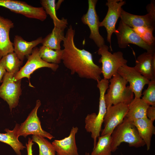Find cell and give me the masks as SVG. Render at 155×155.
<instances>
[{"instance_id":"cell-1","label":"cell","mask_w":155,"mask_h":155,"mask_svg":"<svg viewBox=\"0 0 155 155\" xmlns=\"http://www.w3.org/2000/svg\"><path fill=\"white\" fill-rule=\"evenodd\" d=\"M75 30L70 25L63 41L64 47L62 61L72 75L80 78L101 80V68L94 62L92 54L84 49L78 48L75 44Z\"/></svg>"},{"instance_id":"cell-2","label":"cell","mask_w":155,"mask_h":155,"mask_svg":"<svg viewBox=\"0 0 155 155\" xmlns=\"http://www.w3.org/2000/svg\"><path fill=\"white\" fill-rule=\"evenodd\" d=\"M111 135L112 152H115L123 142L128 143L130 147L136 148L146 145L132 121L125 117L114 129Z\"/></svg>"},{"instance_id":"cell-3","label":"cell","mask_w":155,"mask_h":155,"mask_svg":"<svg viewBox=\"0 0 155 155\" xmlns=\"http://www.w3.org/2000/svg\"><path fill=\"white\" fill-rule=\"evenodd\" d=\"M110 84L104 95L106 108L119 103L129 105L133 99L134 93L127 82L117 73L110 79Z\"/></svg>"},{"instance_id":"cell-4","label":"cell","mask_w":155,"mask_h":155,"mask_svg":"<svg viewBox=\"0 0 155 155\" xmlns=\"http://www.w3.org/2000/svg\"><path fill=\"white\" fill-rule=\"evenodd\" d=\"M100 92L98 113H93L87 115L85 118V129L87 132L91 133L93 140V148L96 146L97 139L100 136L102 126L106 111V107L104 100V95L108 87V83L100 82L97 84Z\"/></svg>"},{"instance_id":"cell-5","label":"cell","mask_w":155,"mask_h":155,"mask_svg":"<svg viewBox=\"0 0 155 155\" xmlns=\"http://www.w3.org/2000/svg\"><path fill=\"white\" fill-rule=\"evenodd\" d=\"M108 47L105 44L98 48V54L101 57L99 62L102 64V73L104 79L108 80L117 73L119 68L127 64V61L123 57L121 51L112 54L108 51Z\"/></svg>"},{"instance_id":"cell-6","label":"cell","mask_w":155,"mask_h":155,"mask_svg":"<svg viewBox=\"0 0 155 155\" xmlns=\"http://www.w3.org/2000/svg\"><path fill=\"white\" fill-rule=\"evenodd\" d=\"M14 75L13 73L6 72L0 86V98L7 102L11 112L13 108L18 105L22 92L21 80L15 81Z\"/></svg>"},{"instance_id":"cell-7","label":"cell","mask_w":155,"mask_h":155,"mask_svg":"<svg viewBox=\"0 0 155 155\" xmlns=\"http://www.w3.org/2000/svg\"><path fill=\"white\" fill-rule=\"evenodd\" d=\"M114 33L117 37L119 47L120 48H125L129 44H131L146 50V52L155 53V44L151 45L145 43L132 28L121 20Z\"/></svg>"},{"instance_id":"cell-8","label":"cell","mask_w":155,"mask_h":155,"mask_svg":"<svg viewBox=\"0 0 155 155\" xmlns=\"http://www.w3.org/2000/svg\"><path fill=\"white\" fill-rule=\"evenodd\" d=\"M41 105L39 100L36 101V105L26 120L20 125L18 132V136L26 137L30 135L42 136L51 140L54 137L49 133L44 130L41 127L40 121L37 112Z\"/></svg>"},{"instance_id":"cell-9","label":"cell","mask_w":155,"mask_h":155,"mask_svg":"<svg viewBox=\"0 0 155 155\" xmlns=\"http://www.w3.org/2000/svg\"><path fill=\"white\" fill-rule=\"evenodd\" d=\"M0 6L28 18L36 19L41 21L45 20L47 17V15L42 7H34L22 1L0 0Z\"/></svg>"},{"instance_id":"cell-10","label":"cell","mask_w":155,"mask_h":155,"mask_svg":"<svg viewBox=\"0 0 155 155\" xmlns=\"http://www.w3.org/2000/svg\"><path fill=\"white\" fill-rule=\"evenodd\" d=\"M27 57L28 60L25 64L15 74L14 77L15 81L27 78L30 82V75L36 70L42 67H48L55 71L59 67V65L49 63L44 61L40 57L39 48H34L31 54Z\"/></svg>"},{"instance_id":"cell-11","label":"cell","mask_w":155,"mask_h":155,"mask_svg":"<svg viewBox=\"0 0 155 155\" xmlns=\"http://www.w3.org/2000/svg\"><path fill=\"white\" fill-rule=\"evenodd\" d=\"M97 0H88V9L81 18L82 23L87 25L90 30L89 38L92 40L99 48L105 44L104 40L99 32L100 22L96 9Z\"/></svg>"},{"instance_id":"cell-12","label":"cell","mask_w":155,"mask_h":155,"mask_svg":"<svg viewBox=\"0 0 155 155\" xmlns=\"http://www.w3.org/2000/svg\"><path fill=\"white\" fill-rule=\"evenodd\" d=\"M126 3L123 0H108L106 5L108 7L107 14L103 20L100 22L99 27H104L107 32V40L111 49V37L116 31V24L120 17L122 6Z\"/></svg>"},{"instance_id":"cell-13","label":"cell","mask_w":155,"mask_h":155,"mask_svg":"<svg viewBox=\"0 0 155 155\" xmlns=\"http://www.w3.org/2000/svg\"><path fill=\"white\" fill-rule=\"evenodd\" d=\"M146 9L148 13L143 16L133 14L122 9L120 17L121 20L132 28L144 26L155 29V2L151 1L147 6Z\"/></svg>"},{"instance_id":"cell-14","label":"cell","mask_w":155,"mask_h":155,"mask_svg":"<svg viewBox=\"0 0 155 155\" xmlns=\"http://www.w3.org/2000/svg\"><path fill=\"white\" fill-rule=\"evenodd\" d=\"M128 110V105L123 103L107 108L103 122L104 128L101 131V135H111L115 128L123 121Z\"/></svg>"},{"instance_id":"cell-15","label":"cell","mask_w":155,"mask_h":155,"mask_svg":"<svg viewBox=\"0 0 155 155\" xmlns=\"http://www.w3.org/2000/svg\"><path fill=\"white\" fill-rule=\"evenodd\" d=\"M117 73L129 84L130 88L135 95V98H140L144 86L148 84L150 80L137 71L134 67L127 64L120 67Z\"/></svg>"},{"instance_id":"cell-16","label":"cell","mask_w":155,"mask_h":155,"mask_svg":"<svg viewBox=\"0 0 155 155\" xmlns=\"http://www.w3.org/2000/svg\"><path fill=\"white\" fill-rule=\"evenodd\" d=\"M78 130L77 127H73L68 136L52 142L57 155H79L75 137Z\"/></svg>"},{"instance_id":"cell-17","label":"cell","mask_w":155,"mask_h":155,"mask_svg":"<svg viewBox=\"0 0 155 155\" xmlns=\"http://www.w3.org/2000/svg\"><path fill=\"white\" fill-rule=\"evenodd\" d=\"M14 26L11 20L0 16V60L4 56L14 52L13 43L9 37L10 30Z\"/></svg>"},{"instance_id":"cell-18","label":"cell","mask_w":155,"mask_h":155,"mask_svg":"<svg viewBox=\"0 0 155 155\" xmlns=\"http://www.w3.org/2000/svg\"><path fill=\"white\" fill-rule=\"evenodd\" d=\"M42 38V37H40L36 40L28 42L21 36L16 35L13 42L14 52L18 58L23 61L26 57L31 54L33 49L41 43Z\"/></svg>"},{"instance_id":"cell-19","label":"cell","mask_w":155,"mask_h":155,"mask_svg":"<svg viewBox=\"0 0 155 155\" xmlns=\"http://www.w3.org/2000/svg\"><path fill=\"white\" fill-rule=\"evenodd\" d=\"M155 53L146 52L139 55L136 60L134 67L136 70L149 80L155 79V71L153 69L152 61Z\"/></svg>"},{"instance_id":"cell-20","label":"cell","mask_w":155,"mask_h":155,"mask_svg":"<svg viewBox=\"0 0 155 155\" xmlns=\"http://www.w3.org/2000/svg\"><path fill=\"white\" fill-rule=\"evenodd\" d=\"M132 122L136 127L140 136L145 143L147 150H149L152 137L155 134L154 122L147 117L135 120Z\"/></svg>"},{"instance_id":"cell-21","label":"cell","mask_w":155,"mask_h":155,"mask_svg":"<svg viewBox=\"0 0 155 155\" xmlns=\"http://www.w3.org/2000/svg\"><path fill=\"white\" fill-rule=\"evenodd\" d=\"M19 125L16 124L13 130L5 129L6 133H0V141L10 146L17 155H21V151L26 148L18 140V132Z\"/></svg>"},{"instance_id":"cell-22","label":"cell","mask_w":155,"mask_h":155,"mask_svg":"<svg viewBox=\"0 0 155 155\" xmlns=\"http://www.w3.org/2000/svg\"><path fill=\"white\" fill-rule=\"evenodd\" d=\"M149 106L142 99L134 98L128 105V110L125 117L133 121L147 117L146 111Z\"/></svg>"},{"instance_id":"cell-23","label":"cell","mask_w":155,"mask_h":155,"mask_svg":"<svg viewBox=\"0 0 155 155\" xmlns=\"http://www.w3.org/2000/svg\"><path fill=\"white\" fill-rule=\"evenodd\" d=\"M65 29L54 26L52 32L43 38L42 45L54 50L61 49L60 44L64 40Z\"/></svg>"},{"instance_id":"cell-24","label":"cell","mask_w":155,"mask_h":155,"mask_svg":"<svg viewBox=\"0 0 155 155\" xmlns=\"http://www.w3.org/2000/svg\"><path fill=\"white\" fill-rule=\"evenodd\" d=\"M40 3L46 14L52 19L54 26L65 28L67 27V20L64 18L60 19L57 16L55 0H41Z\"/></svg>"},{"instance_id":"cell-25","label":"cell","mask_w":155,"mask_h":155,"mask_svg":"<svg viewBox=\"0 0 155 155\" xmlns=\"http://www.w3.org/2000/svg\"><path fill=\"white\" fill-rule=\"evenodd\" d=\"M23 61L20 60L14 52L3 57L0 60L1 65L8 73L16 74L19 70Z\"/></svg>"},{"instance_id":"cell-26","label":"cell","mask_w":155,"mask_h":155,"mask_svg":"<svg viewBox=\"0 0 155 155\" xmlns=\"http://www.w3.org/2000/svg\"><path fill=\"white\" fill-rule=\"evenodd\" d=\"M39 53L40 58L46 62L58 65L62 61L63 49L54 50L42 45L39 48Z\"/></svg>"},{"instance_id":"cell-27","label":"cell","mask_w":155,"mask_h":155,"mask_svg":"<svg viewBox=\"0 0 155 155\" xmlns=\"http://www.w3.org/2000/svg\"><path fill=\"white\" fill-rule=\"evenodd\" d=\"M111 135L107 134L99 137L91 155H111Z\"/></svg>"},{"instance_id":"cell-28","label":"cell","mask_w":155,"mask_h":155,"mask_svg":"<svg viewBox=\"0 0 155 155\" xmlns=\"http://www.w3.org/2000/svg\"><path fill=\"white\" fill-rule=\"evenodd\" d=\"M33 142L36 143L39 148L38 155H56V152L52 144L45 138L40 135H33Z\"/></svg>"},{"instance_id":"cell-29","label":"cell","mask_w":155,"mask_h":155,"mask_svg":"<svg viewBox=\"0 0 155 155\" xmlns=\"http://www.w3.org/2000/svg\"><path fill=\"white\" fill-rule=\"evenodd\" d=\"M148 85L142 99L149 106L155 107V79L150 80Z\"/></svg>"},{"instance_id":"cell-30","label":"cell","mask_w":155,"mask_h":155,"mask_svg":"<svg viewBox=\"0 0 155 155\" xmlns=\"http://www.w3.org/2000/svg\"><path fill=\"white\" fill-rule=\"evenodd\" d=\"M154 29L148 28L146 32L140 37L145 43L148 44H155V38L153 35V32Z\"/></svg>"},{"instance_id":"cell-31","label":"cell","mask_w":155,"mask_h":155,"mask_svg":"<svg viewBox=\"0 0 155 155\" xmlns=\"http://www.w3.org/2000/svg\"><path fill=\"white\" fill-rule=\"evenodd\" d=\"M146 116L154 122L155 120V107L150 106L148 107L146 111Z\"/></svg>"},{"instance_id":"cell-32","label":"cell","mask_w":155,"mask_h":155,"mask_svg":"<svg viewBox=\"0 0 155 155\" xmlns=\"http://www.w3.org/2000/svg\"><path fill=\"white\" fill-rule=\"evenodd\" d=\"M148 27L140 26L132 28L133 31L140 37L146 32Z\"/></svg>"},{"instance_id":"cell-33","label":"cell","mask_w":155,"mask_h":155,"mask_svg":"<svg viewBox=\"0 0 155 155\" xmlns=\"http://www.w3.org/2000/svg\"><path fill=\"white\" fill-rule=\"evenodd\" d=\"M33 144L34 143L33 142L32 139L29 138L28 143L26 144L28 155H33L32 146Z\"/></svg>"},{"instance_id":"cell-34","label":"cell","mask_w":155,"mask_h":155,"mask_svg":"<svg viewBox=\"0 0 155 155\" xmlns=\"http://www.w3.org/2000/svg\"><path fill=\"white\" fill-rule=\"evenodd\" d=\"M6 72L3 67L0 65V82H2L3 77Z\"/></svg>"},{"instance_id":"cell-35","label":"cell","mask_w":155,"mask_h":155,"mask_svg":"<svg viewBox=\"0 0 155 155\" xmlns=\"http://www.w3.org/2000/svg\"><path fill=\"white\" fill-rule=\"evenodd\" d=\"M63 1V0H59L57 3H55V9L56 11H57L59 8L61 4Z\"/></svg>"},{"instance_id":"cell-36","label":"cell","mask_w":155,"mask_h":155,"mask_svg":"<svg viewBox=\"0 0 155 155\" xmlns=\"http://www.w3.org/2000/svg\"><path fill=\"white\" fill-rule=\"evenodd\" d=\"M85 155H89V154L88 153H86Z\"/></svg>"}]
</instances>
